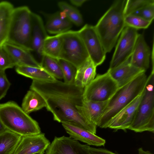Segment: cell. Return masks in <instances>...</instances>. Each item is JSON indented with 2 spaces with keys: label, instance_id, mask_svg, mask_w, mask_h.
Masks as SVG:
<instances>
[{
  "label": "cell",
  "instance_id": "cell-35",
  "mask_svg": "<svg viewBox=\"0 0 154 154\" xmlns=\"http://www.w3.org/2000/svg\"><path fill=\"white\" fill-rule=\"evenodd\" d=\"M14 8L13 5L9 2L4 1L0 2V19Z\"/></svg>",
  "mask_w": 154,
  "mask_h": 154
},
{
  "label": "cell",
  "instance_id": "cell-22",
  "mask_svg": "<svg viewBox=\"0 0 154 154\" xmlns=\"http://www.w3.org/2000/svg\"><path fill=\"white\" fill-rule=\"evenodd\" d=\"M46 103L42 97L34 90H30L25 96L21 108L27 114L46 107Z\"/></svg>",
  "mask_w": 154,
  "mask_h": 154
},
{
  "label": "cell",
  "instance_id": "cell-20",
  "mask_svg": "<svg viewBox=\"0 0 154 154\" xmlns=\"http://www.w3.org/2000/svg\"><path fill=\"white\" fill-rule=\"evenodd\" d=\"M72 23L65 14L61 11L50 16L45 27L49 33L57 35L69 30L72 26Z\"/></svg>",
  "mask_w": 154,
  "mask_h": 154
},
{
  "label": "cell",
  "instance_id": "cell-34",
  "mask_svg": "<svg viewBox=\"0 0 154 154\" xmlns=\"http://www.w3.org/2000/svg\"><path fill=\"white\" fill-rule=\"evenodd\" d=\"M11 85L5 71L0 70V100L6 95Z\"/></svg>",
  "mask_w": 154,
  "mask_h": 154
},
{
  "label": "cell",
  "instance_id": "cell-30",
  "mask_svg": "<svg viewBox=\"0 0 154 154\" xmlns=\"http://www.w3.org/2000/svg\"><path fill=\"white\" fill-rule=\"evenodd\" d=\"M153 3V0H127L124 10L125 17Z\"/></svg>",
  "mask_w": 154,
  "mask_h": 154
},
{
  "label": "cell",
  "instance_id": "cell-27",
  "mask_svg": "<svg viewBox=\"0 0 154 154\" xmlns=\"http://www.w3.org/2000/svg\"><path fill=\"white\" fill-rule=\"evenodd\" d=\"M58 5L61 11L72 23L77 26L82 24L83 20L82 16L76 8L64 2H59Z\"/></svg>",
  "mask_w": 154,
  "mask_h": 154
},
{
  "label": "cell",
  "instance_id": "cell-33",
  "mask_svg": "<svg viewBox=\"0 0 154 154\" xmlns=\"http://www.w3.org/2000/svg\"><path fill=\"white\" fill-rule=\"evenodd\" d=\"M131 14L139 16L147 20L152 22L154 18V3L138 10Z\"/></svg>",
  "mask_w": 154,
  "mask_h": 154
},
{
  "label": "cell",
  "instance_id": "cell-18",
  "mask_svg": "<svg viewBox=\"0 0 154 154\" xmlns=\"http://www.w3.org/2000/svg\"><path fill=\"white\" fill-rule=\"evenodd\" d=\"M3 46L11 57L16 66H29L41 68L30 52L20 47L5 42Z\"/></svg>",
  "mask_w": 154,
  "mask_h": 154
},
{
  "label": "cell",
  "instance_id": "cell-32",
  "mask_svg": "<svg viewBox=\"0 0 154 154\" xmlns=\"http://www.w3.org/2000/svg\"><path fill=\"white\" fill-rule=\"evenodd\" d=\"M16 65L11 57L4 47L0 46V70L5 71L8 69L12 68Z\"/></svg>",
  "mask_w": 154,
  "mask_h": 154
},
{
  "label": "cell",
  "instance_id": "cell-23",
  "mask_svg": "<svg viewBox=\"0 0 154 154\" xmlns=\"http://www.w3.org/2000/svg\"><path fill=\"white\" fill-rule=\"evenodd\" d=\"M15 70L18 74L29 78L32 80L49 82L57 79L42 68L17 66H16Z\"/></svg>",
  "mask_w": 154,
  "mask_h": 154
},
{
  "label": "cell",
  "instance_id": "cell-29",
  "mask_svg": "<svg viewBox=\"0 0 154 154\" xmlns=\"http://www.w3.org/2000/svg\"><path fill=\"white\" fill-rule=\"evenodd\" d=\"M152 22L139 16L131 14L127 16L125 18V26H129L137 30L148 28Z\"/></svg>",
  "mask_w": 154,
  "mask_h": 154
},
{
  "label": "cell",
  "instance_id": "cell-15",
  "mask_svg": "<svg viewBox=\"0 0 154 154\" xmlns=\"http://www.w3.org/2000/svg\"><path fill=\"white\" fill-rule=\"evenodd\" d=\"M150 55V48L143 34H139L130 58L131 64L146 72L149 67Z\"/></svg>",
  "mask_w": 154,
  "mask_h": 154
},
{
  "label": "cell",
  "instance_id": "cell-39",
  "mask_svg": "<svg viewBox=\"0 0 154 154\" xmlns=\"http://www.w3.org/2000/svg\"><path fill=\"white\" fill-rule=\"evenodd\" d=\"M7 130L4 126L0 120V134L3 133Z\"/></svg>",
  "mask_w": 154,
  "mask_h": 154
},
{
  "label": "cell",
  "instance_id": "cell-9",
  "mask_svg": "<svg viewBox=\"0 0 154 154\" xmlns=\"http://www.w3.org/2000/svg\"><path fill=\"white\" fill-rule=\"evenodd\" d=\"M139 34L135 29L125 27L117 42L109 69L115 68L130 58Z\"/></svg>",
  "mask_w": 154,
  "mask_h": 154
},
{
  "label": "cell",
  "instance_id": "cell-11",
  "mask_svg": "<svg viewBox=\"0 0 154 154\" xmlns=\"http://www.w3.org/2000/svg\"><path fill=\"white\" fill-rule=\"evenodd\" d=\"M89 146L70 137H55L46 150L45 154H91Z\"/></svg>",
  "mask_w": 154,
  "mask_h": 154
},
{
  "label": "cell",
  "instance_id": "cell-24",
  "mask_svg": "<svg viewBox=\"0 0 154 154\" xmlns=\"http://www.w3.org/2000/svg\"><path fill=\"white\" fill-rule=\"evenodd\" d=\"M22 136L7 130L0 134V154H13Z\"/></svg>",
  "mask_w": 154,
  "mask_h": 154
},
{
  "label": "cell",
  "instance_id": "cell-12",
  "mask_svg": "<svg viewBox=\"0 0 154 154\" xmlns=\"http://www.w3.org/2000/svg\"><path fill=\"white\" fill-rule=\"evenodd\" d=\"M143 91L115 116L109 122L107 128L116 130L128 129L134 119Z\"/></svg>",
  "mask_w": 154,
  "mask_h": 154
},
{
  "label": "cell",
  "instance_id": "cell-13",
  "mask_svg": "<svg viewBox=\"0 0 154 154\" xmlns=\"http://www.w3.org/2000/svg\"><path fill=\"white\" fill-rule=\"evenodd\" d=\"M50 144L44 133L22 136L13 154L45 152Z\"/></svg>",
  "mask_w": 154,
  "mask_h": 154
},
{
  "label": "cell",
  "instance_id": "cell-10",
  "mask_svg": "<svg viewBox=\"0 0 154 154\" xmlns=\"http://www.w3.org/2000/svg\"><path fill=\"white\" fill-rule=\"evenodd\" d=\"M77 32L95 65H101L105 59L106 53L94 26L86 24Z\"/></svg>",
  "mask_w": 154,
  "mask_h": 154
},
{
  "label": "cell",
  "instance_id": "cell-2",
  "mask_svg": "<svg viewBox=\"0 0 154 154\" xmlns=\"http://www.w3.org/2000/svg\"><path fill=\"white\" fill-rule=\"evenodd\" d=\"M126 1H115L94 26L106 53L114 47L125 26L124 10Z\"/></svg>",
  "mask_w": 154,
  "mask_h": 154
},
{
  "label": "cell",
  "instance_id": "cell-41",
  "mask_svg": "<svg viewBox=\"0 0 154 154\" xmlns=\"http://www.w3.org/2000/svg\"></svg>",
  "mask_w": 154,
  "mask_h": 154
},
{
  "label": "cell",
  "instance_id": "cell-3",
  "mask_svg": "<svg viewBox=\"0 0 154 154\" xmlns=\"http://www.w3.org/2000/svg\"><path fill=\"white\" fill-rule=\"evenodd\" d=\"M148 81V77L144 72L119 88L109 100L97 126L101 128H107L109 122L115 116L143 92Z\"/></svg>",
  "mask_w": 154,
  "mask_h": 154
},
{
  "label": "cell",
  "instance_id": "cell-1",
  "mask_svg": "<svg viewBox=\"0 0 154 154\" xmlns=\"http://www.w3.org/2000/svg\"><path fill=\"white\" fill-rule=\"evenodd\" d=\"M84 89L57 79L49 82L32 80L30 88L44 99L45 107L52 113L54 120L95 134L97 125L79 114L76 108L82 105Z\"/></svg>",
  "mask_w": 154,
  "mask_h": 154
},
{
  "label": "cell",
  "instance_id": "cell-6",
  "mask_svg": "<svg viewBox=\"0 0 154 154\" xmlns=\"http://www.w3.org/2000/svg\"><path fill=\"white\" fill-rule=\"evenodd\" d=\"M152 70L138 105L134 119L128 129L136 132L154 131V72Z\"/></svg>",
  "mask_w": 154,
  "mask_h": 154
},
{
  "label": "cell",
  "instance_id": "cell-4",
  "mask_svg": "<svg viewBox=\"0 0 154 154\" xmlns=\"http://www.w3.org/2000/svg\"><path fill=\"white\" fill-rule=\"evenodd\" d=\"M0 120L8 130L22 136L41 132L38 123L13 101L0 104Z\"/></svg>",
  "mask_w": 154,
  "mask_h": 154
},
{
  "label": "cell",
  "instance_id": "cell-26",
  "mask_svg": "<svg viewBox=\"0 0 154 154\" xmlns=\"http://www.w3.org/2000/svg\"><path fill=\"white\" fill-rule=\"evenodd\" d=\"M40 64L42 68L55 79H63L62 71L57 59L43 55Z\"/></svg>",
  "mask_w": 154,
  "mask_h": 154
},
{
  "label": "cell",
  "instance_id": "cell-25",
  "mask_svg": "<svg viewBox=\"0 0 154 154\" xmlns=\"http://www.w3.org/2000/svg\"><path fill=\"white\" fill-rule=\"evenodd\" d=\"M62 33L54 36L48 35L44 43L43 55L58 59L62 49Z\"/></svg>",
  "mask_w": 154,
  "mask_h": 154
},
{
  "label": "cell",
  "instance_id": "cell-36",
  "mask_svg": "<svg viewBox=\"0 0 154 154\" xmlns=\"http://www.w3.org/2000/svg\"><path fill=\"white\" fill-rule=\"evenodd\" d=\"M89 151L91 154H117L106 149L102 148H95L88 147Z\"/></svg>",
  "mask_w": 154,
  "mask_h": 154
},
{
  "label": "cell",
  "instance_id": "cell-8",
  "mask_svg": "<svg viewBox=\"0 0 154 154\" xmlns=\"http://www.w3.org/2000/svg\"><path fill=\"white\" fill-rule=\"evenodd\" d=\"M116 82L107 71L98 75L84 89L83 100L103 102L109 100L117 90Z\"/></svg>",
  "mask_w": 154,
  "mask_h": 154
},
{
  "label": "cell",
  "instance_id": "cell-14",
  "mask_svg": "<svg viewBox=\"0 0 154 154\" xmlns=\"http://www.w3.org/2000/svg\"><path fill=\"white\" fill-rule=\"evenodd\" d=\"M31 23V49L32 51L35 53L38 58L40 59L41 62L43 56L42 49L44 43L48 35L42 20L39 15L32 13Z\"/></svg>",
  "mask_w": 154,
  "mask_h": 154
},
{
  "label": "cell",
  "instance_id": "cell-40",
  "mask_svg": "<svg viewBox=\"0 0 154 154\" xmlns=\"http://www.w3.org/2000/svg\"><path fill=\"white\" fill-rule=\"evenodd\" d=\"M44 152H42L37 153H35L34 154H44Z\"/></svg>",
  "mask_w": 154,
  "mask_h": 154
},
{
  "label": "cell",
  "instance_id": "cell-21",
  "mask_svg": "<svg viewBox=\"0 0 154 154\" xmlns=\"http://www.w3.org/2000/svg\"><path fill=\"white\" fill-rule=\"evenodd\" d=\"M97 66L89 57L77 69L74 84L84 88L94 79Z\"/></svg>",
  "mask_w": 154,
  "mask_h": 154
},
{
  "label": "cell",
  "instance_id": "cell-19",
  "mask_svg": "<svg viewBox=\"0 0 154 154\" xmlns=\"http://www.w3.org/2000/svg\"><path fill=\"white\" fill-rule=\"evenodd\" d=\"M62 125L66 132L72 138L89 145L104 146L106 140L95 134L84 129L63 123Z\"/></svg>",
  "mask_w": 154,
  "mask_h": 154
},
{
  "label": "cell",
  "instance_id": "cell-28",
  "mask_svg": "<svg viewBox=\"0 0 154 154\" xmlns=\"http://www.w3.org/2000/svg\"><path fill=\"white\" fill-rule=\"evenodd\" d=\"M57 60L62 71L64 82L68 84H74L77 68L72 63L64 60Z\"/></svg>",
  "mask_w": 154,
  "mask_h": 154
},
{
  "label": "cell",
  "instance_id": "cell-16",
  "mask_svg": "<svg viewBox=\"0 0 154 154\" xmlns=\"http://www.w3.org/2000/svg\"><path fill=\"white\" fill-rule=\"evenodd\" d=\"M107 71L117 83L119 88L126 85L140 74L145 72L131 65L130 58L115 68L109 69Z\"/></svg>",
  "mask_w": 154,
  "mask_h": 154
},
{
  "label": "cell",
  "instance_id": "cell-37",
  "mask_svg": "<svg viewBox=\"0 0 154 154\" xmlns=\"http://www.w3.org/2000/svg\"><path fill=\"white\" fill-rule=\"evenodd\" d=\"M87 0H70V2L73 5L77 7H80L87 1Z\"/></svg>",
  "mask_w": 154,
  "mask_h": 154
},
{
  "label": "cell",
  "instance_id": "cell-7",
  "mask_svg": "<svg viewBox=\"0 0 154 154\" xmlns=\"http://www.w3.org/2000/svg\"><path fill=\"white\" fill-rule=\"evenodd\" d=\"M62 35V45L58 59L69 62L77 69L90 57L84 44L77 31L69 30Z\"/></svg>",
  "mask_w": 154,
  "mask_h": 154
},
{
  "label": "cell",
  "instance_id": "cell-38",
  "mask_svg": "<svg viewBox=\"0 0 154 154\" xmlns=\"http://www.w3.org/2000/svg\"><path fill=\"white\" fill-rule=\"evenodd\" d=\"M138 154H153L148 151H145L142 148L138 149Z\"/></svg>",
  "mask_w": 154,
  "mask_h": 154
},
{
  "label": "cell",
  "instance_id": "cell-5",
  "mask_svg": "<svg viewBox=\"0 0 154 154\" xmlns=\"http://www.w3.org/2000/svg\"><path fill=\"white\" fill-rule=\"evenodd\" d=\"M32 12L27 6L14 8L11 15L7 42L30 52L31 48Z\"/></svg>",
  "mask_w": 154,
  "mask_h": 154
},
{
  "label": "cell",
  "instance_id": "cell-17",
  "mask_svg": "<svg viewBox=\"0 0 154 154\" xmlns=\"http://www.w3.org/2000/svg\"><path fill=\"white\" fill-rule=\"evenodd\" d=\"M109 100L98 102L83 100L82 105L76 106V108L79 114L97 125L106 109Z\"/></svg>",
  "mask_w": 154,
  "mask_h": 154
},
{
  "label": "cell",
  "instance_id": "cell-31",
  "mask_svg": "<svg viewBox=\"0 0 154 154\" xmlns=\"http://www.w3.org/2000/svg\"><path fill=\"white\" fill-rule=\"evenodd\" d=\"M13 10L6 14L0 19V45H3L6 42Z\"/></svg>",
  "mask_w": 154,
  "mask_h": 154
}]
</instances>
